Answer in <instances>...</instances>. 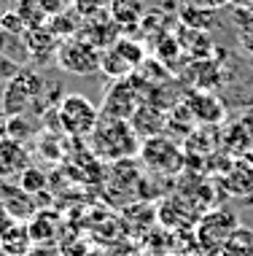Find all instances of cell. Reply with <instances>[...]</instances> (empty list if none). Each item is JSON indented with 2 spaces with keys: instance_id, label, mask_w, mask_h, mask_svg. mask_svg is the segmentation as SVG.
<instances>
[{
  "instance_id": "obj_25",
  "label": "cell",
  "mask_w": 253,
  "mask_h": 256,
  "mask_svg": "<svg viewBox=\"0 0 253 256\" xmlns=\"http://www.w3.org/2000/svg\"><path fill=\"white\" fill-rule=\"evenodd\" d=\"M19 189L27 192V194H38V192L46 189V176L38 168H32V164H30V168L19 176Z\"/></svg>"
},
{
  "instance_id": "obj_35",
  "label": "cell",
  "mask_w": 253,
  "mask_h": 256,
  "mask_svg": "<svg viewBox=\"0 0 253 256\" xmlns=\"http://www.w3.org/2000/svg\"><path fill=\"white\" fill-rule=\"evenodd\" d=\"M248 30H253V22H251V27H248Z\"/></svg>"
},
{
  "instance_id": "obj_30",
  "label": "cell",
  "mask_w": 253,
  "mask_h": 256,
  "mask_svg": "<svg viewBox=\"0 0 253 256\" xmlns=\"http://www.w3.org/2000/svg\"><path fill=\"white\" fill-rule=\"evenodd\" d=\"M11 224H13V218L8 216V210H5V205L0 202V234H3L5 230H8Z\"/></svg>"
},
{
  "instance_id": "obj_17",
  "label": "cell",
  "mask_w": 253,
  "mask_h": 256,
  "mask_svg": "<svg viewBox=\"0 0 253 256\" xmlns=\"http://www.w3.org/2000/svg\"><path fill=\"white\" fill-rule=\"evenodd\" d=\"M224 189L229 197H251L253 194V170L245 164V159H235L221 176Z\"/></svg>"
},
{
  "instance_id": "obj_11",
  "label": "cell",
  "mask_w": 253,
  "mask_h": 256,
  "mask_svg": "<svg viewBox=\"0 0 253 256\" xmlns=\"http://www.w3.org/2000/svg\"><path fill=\"white\" fill-rule=\"evenodd\" d=\"M30 168V154L27 146L13 138H0V178H19L22 172Z\"/></svg>"
},
{
  "instance_id": "obj_31",
  "label": "cell",
  "mask_w": 253,
  "mask_h": 256,
  "mask_svg": "<svg viewBox=\"0 0 253 256\" xmlns=\"http://www.w3.org/2000/svg\"><path fill=\"white\" fill-rule=\"evenodd\" d=\"M205 6H210V8H229V6H235V0H205Z\"/></svg>"
},
{
  "instance_id": "obj_15",
  "label": "cell",
  "mask_w": 253,
  "mask_h": 256,
  "mask_svg": "<svg viewBox=\"0 0 253 256\" xmlns=\"http://www.w3.org/2000/svg\"><path fill=\"white\" fill-rule=\"evenodd\" d=\"M200 127L191 114V108L186 106V100H178L173 108L165 110V135L175 138V140H186V138Z\"/></svg>"
},
{
  "instance_id": "obj_34",
  "label": "cell",
  "mask_w": 253,
  "mask_h": 256,
  "mask_svg": "<svg viewBox=\"0 0 253 256\" xmlns=\"http://www.w3.org/2000/svg\"><path fill=\"white\" fill-rule=\"evenodd\" d=\"M89 256H108V254H89Z\"/></svg>"
},
{
  "instance_id": "obj_32",
  "label": "cell",
  "mask_w": 253,
  "mask_h": 256,
  "mask_svg": "<svg viewBox=\"0 0 253 256\" xmlns=\"http://www.w3.org/2000/svg\"><path fill=\"white\" fill-rule=\"evenodd\" d=\"M8 122H11V116L5 114V110H0V138L8 135Z\"/></svg>"
},
{
  "instance_id": "obj_36",
  "label": "cell",
  "mask_w": 253,
  "mask_h": 256,
  "mask_svg": "<svg viewBox=\"0 0 253 256\" xmlns=\"http://www.w3.org/2000/svg\"><path fill=\"white\" fill-rule=\"evenodd\" d=\"M251 3H253V0H251Z\"/></svg>"
},
{
  "instance_id": "obj_28",
  "label": "cell",
  "mask_w": 253,
  "mask_h": 256,
  "mask_svg": "<svg viewBox=\"0 0 253 256\" xmlns=\"http://www.w3.org/2000/svg\"><path fill=\"white\" fill-rule=\"evenodd\" d=\"M38 3H40V8H43V14L49 19L62 16V14L73 11V0H38Z\"/></svg>"
},
{
  "instance_id": "obj_4",
  "label": "cell",
  "mask_w": 253,
  "mask_h": 256,
  "mask_svg": "<svg viewBox=\"0 0 253 256\" xmlns=\"http://www.w3.org/2000/svg\"><path fill=\"white\" fill-rule=\"evenodd\" d=\"M240 226V218L227 208H213V210L202 213L200 224H197V246L205 256H218L229 234Z\"/></svg>"
},
{
  "instance_id": "obj_23",
  "label": "cell",
  "mask_w": 253,
  "mask_h": 256,
  "mask_svg": "<svg viewBox=\"0 0 253 256\" xmlns=\"http://www.w3.org/2000/svg\"><path fill=\"white\" fill-rule=\"evenodd\" d=\"M13 11H16V14H19V19L24 22L27 32L49 24V16L43 14V8H40L38 0H16V8H13Z\"/></svg>"
},
{
  "instance_id": "obj_14",
  "label": "cell",
  "mask_w": 253,
  "mask_h": 256,
  "mask_svg": "<svg viewBox=\"0 0 253 256\" xmlns=\"http://www.w3.org/2000/svg\"><path fill=\"white\" fill-rule=\"evenodd\" d=\"M189 73H191V84H194L197 92H216L224 84V68L216 62L213 54L208 60L189 62Z\"/></svg>"
},
{
  "instance_id": "obj_22",
  "label": "cell",
  "mask_w": 253,
  "mask_h": 256,
  "mask_svg": "<svg viewBox=\"0 0 253 256\" xmlns=\"http://www.w3.org/2000/svg\"><path fill=\"white\" fill-rule=\"evenodd\" d=\"M218 256H253V230L248 226H237L224 243Z\"/></svg>"
},
{
  "instance_id": "obj_21",
  "label": "cell",
  "mask_w": 253,
  "mask_h": 256,
  "mask_svg": "<svg viewBox=\"0 0 253 256\" xmlns=\"http://www.w3.org/2000/svg\"><path fill=\"white\" fill-rule=\"evenodd\" d=\"M0 246L11 256H24L27 248H30V230H27L22 221H13L8 230L0 234Z\"/></svg>"
},
{
  "instance_id": "obj_20",
  "label": "cell",
  "mask_w": 253,
  "mask_h": 256,
  "mask_svg": "<svg viewBox=\"0 0 253 256\" xmlns=\"http://www.w3.org/2000/svg\"><path fill=\"white\" fill-rule=\"evenodd\" d=\"M111 52H113L121 62H124V65H127L132 73H138L140 65L146 62V49H143V44H140V40H135V38H129V36H121V38L111 46Z\"/></svg>"
},
{
  "instance_id": "obj_19",
  "label": "cell",
  "mask_w": 253,
  "mask_h": 256,
  "mask_svg": "<svg viewBox=\"0 0 253 256\" xmlns=\"http://www.w3.org/2000/svg\"><path fill=\"white\" fill-rule=\"evenodd\" d=\"M178 19H181L178 24H183V27L208 32L210 27L216 24V8H210V6H197V3H183L181 8H178Z\"/></svg>"
},
{
  "instance_id": "obj_3",
  "label": "cell",
  "mask_w": 253,
  "mask_h": 256,
  "mask_svg": "<svg viewBox=\"0 0 253 256\" xmlns=\"http://www.w3.org/2000/svg\"><path fill=\"white\" fill-rule=\"evenodd\" d=\"M100 122V108L81 92H67L59 100L57 108V124L65 135L70 138H89L92 130Z\"/></svg>"
},
{
  "instance_id": "obj_6",
  "label": "cell",
  "mask_w": 253,
  "mask_h": 256,
  "mask_svg": "<svg viewBox=\"0 0 253 256\" xmlns=\"http://www.w3.org/2000/svg\"><path fill=\"white\" fill-rule=\"evenodd\" d=\"M57 68L65 73H73V76H92V73H100V60H102V52L94 49L89 40L84 38H67L59 44L57 49Z\"/></svg>"
},
{
  "instance_id": "obj_13",
  "label": "cell",
  "mask_w": 253,
  "mask_h": 256,
  "mask_svg": "<svg viewBox=\"0 0 253 256\" xmlns=\"http://www.w3.org/2000/svg\"><path fill=\"white\" fill-rule=\"evenodd\" d=\"M175 38H178V46H181L183 57L189 62H197V60H208L210 49H213V44H210V36L202 30H191V27H183L178 24L175 27Z\"/></svg>"
},
{
  "instance_id": "obj_33",
  "label": "cell",
  "mask_w": 253,
  "mask_h": 256,
  "mask_svg": "<svg viewBox=\"0 0 253 256\" xmlns=\"http://www.w3.org/2000/svg\"><path fill=\"white\" fill-rule=\"evenodd\" d=\"M243 159H245V164H248V168L253 170V146H251V151H248V154H245Z\"/></svg>"
},
{
  "instance_id": "obj_24",
  "label": "cell",
  "mask_w": 253,
  "mask_h": 256,
  "mask_svg": "<svg viewBox=\"0 0 253 256\" xmlns=\"http://www.w3.org/2000/svg\"><path fill=\"white\" fill-rule=\"evenodd\" d=\"M49 30L57 36V40L62 44V40H67V38H76L78 36V30H81V19L76 16L73 11H67V14H62V16H54V19H49Z\"/></svg>"
},
{
  "instance_id": "obj_1",
  "label": "cell",
  "mask_w": 253,
  "mask_h": 256,
  "mask_svg": "<svg viewBox=\"0 0 253 256\" xmlns=\"http://www.w3.org/2000/svg\"><path fill=\"white\" fill-rule=\"evenodd\" d=\"M140 138L132 130V124L124 119H111V116H102L97 127L89 135V151H92L102 162H127L140 154Z\"/></svg>"
},
{
  "instance_id": "obj_9",
  "label": "cell",
  "mask_w": 253,
  "mask_h": 256,
  "mask_svg": "<svg viewBox=\"0 0 253 256\" xmlns=\"http://www.w3.org/2000/svg\"><path fill=\"white\" fill-rule=\"evenodd\" d=\"M186 106L191 108L197 124H202V127H221L229 116L224 100L216 92H197V89H191L186 94Z\"/></svg>"
},
{
  "instance_id": "obj_27",
  "label": "cell",
  "mask_w": 253,
  "mask_h": 256,
  "mask_svg": "<svg viewBox=\"0 0 253 256\" xmlns=\"http://www.w3.org/2000/svg\"><path fill=\"white\" fill-rule=\"evenodd\" d=\"M102 8V0H73V14L81 19V22H86V19L97 16Z\"/></svg>"
},
{
  "instance_id": "obj_26",
  "label": "cell",
  "mask_w": 253,
  "mask_h": 256,
  "mask_svg": "<svg viewBox=\"0 0 253 256\" xmlns=\"http://www.w3.org/2000/svg\"><path fill=\"white\" fill-rule=\"evenodd\" d=\"M0 32H5V36H11V38H24L27 27H24L22 19H19L16 11H8V14L0 16Z\"/></svg>"
},
{
  "instance_id": "obj_18",
  "label": "cell",
  "mask_w": 253,
  "mask_h": 256,
  "mask_svg": "<svg viewBox=\"0 0 253 256\" xmlns=\"http://www.w3.org/2000/svg\"><path fill=\"white\" fill-rule=\"evenodd\" d=\"M24 49L35 60H49V57H57L59 40L49 27H38V30H30L24 36Z\"/></svg>"
},
{
  "instance_id": "obj_5",
  "label": "cell",
  "mask_w": 253,
  "mask_h": 256,
  "mask_svg": "<svg viewBox=\"0 0 253 256\" xmlns=\"http://www.w3.org/2000/svg\"><path fill=\"white\" fill-rule=\"evenodd\" d=\"M43 94V78L35 70H16L3 92V110L8 116H24Z\"/></svg>"
},
{
  "instance_id": "obj_7",
  "label": "cell",
  "mask_w": 253,
  "mask_h": 256,
  "mask_svg": "<svg viewBox=\"0 0 253 256\" xmlns=\"http://www.w3.org/2000/svg\"><path fill=\"white\" fill-rule=\"evenodd\" d=\"M140 106H143V92H140L138 81L129 76V78L113 81V84L105 89V98H102L100 114L102 116H111V119L129 122Z\"/></svg>"
},
{
  "instance_id": "obj_16",
  "label": "cell",
  "mask_w": 253,
  "mask_h": 256,
  "mask_svg": "<svg viewBox=\"0 0 253 256\" xmlns=\"http://www.w3.org/2000/svg\"><path fill=\"white\" fill-rule=\"evenodd\" d=\"M129 124H132V130L138 132L140 140L165 135V110L151 106V102H143V106L135 110V116L129 119Z\"/></svg>"
},
{
  "instance_id": "obj_12",
  "label": "cell",
  "mask_w": 253,
  "mask_h": 256,
  "mask_svg": "<svg viewBox=\"0 0 253 256\" xmlns=\"http://www.w3.org/2000/svg\"><path fill=\"white\" fill-rule=\"evenodd\" d=\"M108 14L116 22V27L121 30V36H129L143 24L146 19V3L143 0H108Z\"/></svg>"
},
{
  "instance_id": "obj_8",
  "label": "cell",
  "mask_w": 253,
  "mask_h": 256,
  "mask_svg": "<svg viewBox=\"0 0 253 256\" xmlns=\"http://www.w3.org/2000/svg\"><path fill=\"white\" fill-rule=\"evenodd\" d=\"M251 146H253V114L248 110V114H243V116H237V119L224 124L221 148L232 159H243L251 151Z\"/></svg>"
},
{
  "instance_id": "obj_29",
  "label": "cell",
  "mask_w": 253,
  "mask_h": 256,
  "mask_svg": "<svg viewBox=\"0 0 253 256\" xmlns=\"http://www.w3.org/2000/svg\"><path fill=\"white\" fill-rule=\"evenodd\" d=\"M237 40H240V49L245 57L253 60V30H240L237 32Z\"/></svg>"
},
{
  "instance_id": "obj_2",
  "label": "cell",
  "mask_w": 253,
  "mask_h": 256,
  "mask_svg": "<svg viewBox=\"0 0 253 256\" xmlns=\"http://www.w3.org/2000/svg\"><path fill=\"white\" fill-rule=\"evenodd\" d=\"M140 162L148 172L156 176H178L186 168V154L183 146L170 135H156V138H146L140 143Z\"/></svg>"
},
{
  "instance_id": "obj_10",
  "label": "cell",
  "mask_w": 253,
  "mask_h": 256,
  "mask_svg": "<svg viewBox=\"0 0 253 256\" xmlns=\"http://www.w3.org/2000/svg\"><path fill=\"white\" fill-rule=\"evenodd\" d=\"M78 38L89 40L94 49L105 52V49H111L116 40L121 38V30L116 27V22L111 19V14H108V8H105V11H100L97 16H92V19H86V22H81Z\"/></svg>"
}]
</instances>
